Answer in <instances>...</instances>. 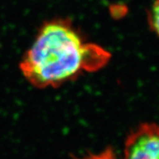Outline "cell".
Segmentation results:
<instances>
[{"mask_svg": "<svg viewBox=\"0 0 159 159\" xmlns=\"http://www.w3.org/2000/svg\"><path fill=\"white\" fill-rule=\"evenodd\" d=\"M75 159H116L115 156L113 154L111 149H107L102 153L98 154H90L88 156L82 157V158H75Z\"/></svg>", "mask_w": 159, "mask_h": 159, "instance_id": "obj_4", "label": "cell"}, {"mask_svg": "<svg viewBox=\"0 0 159 159\" xmlns=\"http://www.w3.org/2000/svg\"><path fill=\"white\" fill-rule=\"evenodd\" d=\"M124 159H159V125L142 124L124 144Z\"/></svg>", "mask_w": 159, "mask_h": 159, "instance_id": "obj_2", "label": "cell"}, {"mask_svg": "<svg viewBox=\"0 0 159 159\" xmlns=\"http://www.w3.org/2000/svg\"><path fill=\"white\" fill-rule=\"evenodd\" d=\"M111 54L87 42L68 20H54L42 25L24 55L20 68L37 88H57L85 72L102 69Z\"/></svg>", "mask_w": 159, "mask_h": 159, "instance_id": "obj_1", "label": "cell"}, {"mask_svg": "<svg viewBox=\"0 0 159 159\" xmlns=\"http://www.w3.org/2000/svg\"><path fill=\"white\" fill-rule=\"evenodd\" d=\"M148 21L152 30L159 37V0H155L149 10Z\"/></svg>", "mask_w": 159, "mask_h": 159, "instance_id": "obj_3", "label": "cell"}]
</instances>
